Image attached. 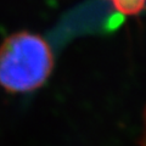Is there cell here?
<instances>
[{"label": "cell", "instance_id": "cell-1", "mask_svg": "<svg viewBox=\"0 0 146 146\" xmlns=\"http://www.w3.org/2000/svg\"><path fill=\"white\" fill-rule=\"evenodd\" d=\"M54 66L50 45L38 34L18 32L0 46V85L27 93L44 84Z\"/></svg>", "mask_w": 146, "mask_h": 146}, {"label": "cell", "instance_id": "cell-2", "mask_svg": "<svg viewBox=\"0 0 146 146\" xmlns=\"http://www.w3.org/2000/svg\"><path fill=\"white\" fill-rule=\"evenodd\" d=\"M118 11L127 15H135L144 7V0H112Z\"/></svg>", "mask_w": 146, "mask_h": 146}]
</instances>
